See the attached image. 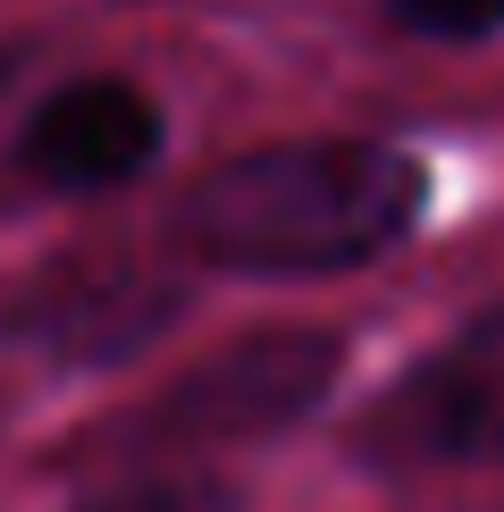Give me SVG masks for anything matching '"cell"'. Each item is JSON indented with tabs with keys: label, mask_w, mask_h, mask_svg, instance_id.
I'll return each mask as SVG.
<instances>
[{
	"label": "cell",
	"mask_w": 504,
	"mask_h": 512,
	"mask_svg": "<svg viewBox=\"0 0 504 512\" xmlns=\"http://www.w3.org/2000/svg\"><path fill=\"white\" fill-rule=\"evenodd\" d=\"M429 219V168L404 143L320 135L236 152L185 194L177 244L227 277H345Z\"/></svg>",
	"instance_id": "obj_1"
},
{
	"label": "cell",
	"mask_w": 504,
	"mask_h": 512,
	"mask_svg": "<svg viewBox=\"0 0 504 512\" xmlns=\"http://www.w3.org/2000/svg\"><path fill=\"white\" fill-rule=\"evenodd\" d=\"M362 454L378 471H488L504 462V311H479L378 395Z\"/></svg>",
	"instance_id": "obj_2"
},
{
	"label": "cell",
	"mask_w": 504,
	"mask_h": 512,
	"mask_svg": "<svg viewBox=\"0 0 504 512\" xmlns=\"http://www.w3.org/2000/svg\"><path fill=\"white\" fill-rule=\"evenodd\" d=\"M185 311V286L143 252H68L34 277L26 294L9 303L17 345L68 361V370H101V361L143 353L168 319Z\"/></svg>",
	"instance_id": "obj_3"
},
{
	"label": "cell",
	"mask_w": 504,
	"mask_h": 512,
	"mask_svg": "<svg viewBox=\"0 0 504 512\" xmlns=\"http://www.w3.org/2000/svg\"><path fill=\"white\" fill-rule=\"evenodd\" d=\"M336 387V336L328 328H252L227 353H202L177 387H160L152 437H269L303 420L311 403Z\"/></svg>",
	"instance_id": "obj_4"
},
{
	"label": "cell",
	"mask_w": 504,
	"mask_h": 512,
	"mask_svg": "<svg viewBox=\"0 0 504 512\" xmlns=\"http://www.w3.org/2000/svg\"><path fill=\"white\" fill-rule=\"evenodd\" d=\"M17 160H26V177L59 185V194H110V185H135L143 168L160 160V101L143 93V84H126V76L59 84V93L26 118Z\"/></svg>",
	"instance_id": "obj_5"
},
{
	"label": "cell",
	"mask_w": 504,
	"mask_h": 512,
	"mask_svg": "<svg viewBox=\"0 0 504 512\" xmlns=\"http://www.w3.org/2000/svg\"><path fill=\"white\" fill-rule=\"evenodd\" d=\"M76 512H244V496L219 471H135L101 496H84Z\"/></svg>",
	"instance_id": "obj_6"
},
{
	"label": "cell",
	"mask_w": 504,
	"mask_h": 512,
	"mask_svg": "<svg viewBox=\"0 0 504 512\" xmlns=\"http://www.w3.org/2000/svg\"><path fill=\"white\" fill-rule=\"evenodd\" d=\"M387 17H404L429 42H488L504 34V0H387Z\"/></svg>",
	"instance_id": "obj_7"
},
{
	"label": "cell",
	"mask_w": 504,
	"mask_h": 512,
	"mask_svg": "<svg viewBox=\"0 0 504 512\" xmlns=\"http://www.w3.org/2000/svg\"><path fill=\"white\" fill-rule=\"evenodd\" d=\"M9 76H17V51H9V42H0V93H9Z\"/></svg>",
	"instance_id": "obj_8"
}]
</instances>
